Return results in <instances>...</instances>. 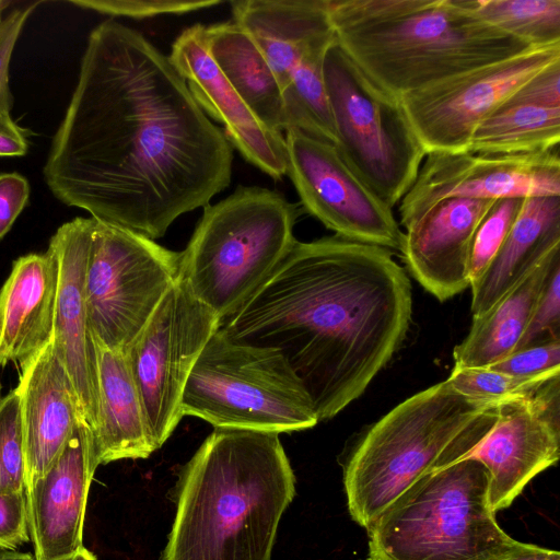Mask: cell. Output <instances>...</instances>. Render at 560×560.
I'll list each match as a JSON object with an SVG mask.
<instances>
[{
    "mask_svg": "<svg viewBox=\"0 0 560 560\" xmlns=\"http://www.w3.org/2000/svg\"><path fill=\"white\" fill-rule=\"evenodd\" d=\"M28 540L25 492L0 493V548L16 550Z\"/></svg>",
    "mask_w": 560,
    "mask_h": 560,
    "instance_id": "cell-36",
    "label": "cell"
},
{
    "mask_svg": "<svg viewBox=\"0 0 560 560\" xmlns=\"http://www.w3.org/2000/svg\"><path fill=\"white\" fill-rule=\"evenodd\" d=\"M555 375L522 377L497 372L489 368H454L446 381L458 393L467 397L500 402L515 396H528Z\"/></svg>",
    "mask_w": 560,
    "mask_h": 560,
    "instance_id": "cell-29",
    "label": "cell"
},
{
    "mask_svg": "<svg viewBox=\"0 0 560 560\" xmlns=\"http://www.w3.org/2000/svg\"><path fill=\"white\" fill-rule=\"evenodd\" d=\"M498 404L467 397L445 380L394 407L346 463L351 518L368 530L422 477L468 457L493 427Z\"/></svg>",
    "mask_w": 560,
    "mask_h": 560,
    "instance_id": "cell-5",
    "label": "cell"
},
{
    "mask_svg": "<svg viewBox=\"0 0 560 560\" xmlns=\"http://www.w3.org/2000/svg\"><path fill=\"white\" fill-rule=\"evenodd\" d=\"M25 492V463L16 387L0 401V493Z\"/></svg>",
    "mask_w": 560,
    "mask_h": 560,
    "instance_id": "cell-30",
    "label": "cell"
},
{
    "mask_svg": "<svg viewBox=\"0 0 560 560\" xmlns=\"http://www.w3.org/2000/svg\"><path fill=\"white\" fill-rule=\"evenodd\" d=\"M328 13L339 46L397 97L533 47L467 0H328Z\"/></svg>",
    "mask_w": 560,
    "mask_h": 560,
    "instance_id": "cell-4",
    "label": "cell"
},
{
    "mask_svg": "<svg viewBox=\"0 0 560 560\" xmlns=\"http://www.w3.org/2000/svg\"><path fill=\"white\" fill-rule=\"evenodd\" d=\"M560 60V44L530 47L399 97L425 152L467 151L478 125L528 79Z\"/></svg>",
    "mask_w": 560,
    "mask_h": 560,
    "instance_id": "cell-13",
    "label": "cell"
},
{
    "mask_svg": "<svg viewBox=\"0 0 560 560\" xmlns=\"http://www.w3.org/2000/svg\"><path fill=\"white\" fill-rule=\"evenodd\" d=\"M98 410L93 431L97 460L149 457L155 450L126 354L94 342Z\"/></svg>",
    "mask_w": 560,
    "mask_h": 560,
    "instance_id": "cell-24",
    "label": "cell"
},
{
    "mask_svg": "<svg viewBox=\"0 0 560 560\" xmlns=\"http://www.w3.org/2000/svg\"><path fill=\"white\" fill-rule=\"evenodd\" d=\"M98 465L93 432L79 419L58 458L26 493L36 560H60L83 547L88 497Z\"/></svg>",
    "mask_w": 560,
    "mask_h": 560,
    "instance_id": "cell-19",
    "label": "cell"
},
{
    "mask_svg": "<svg viewBox=\"0 0 560 560\" xmlns=\"http://www.w3.org/2000/svg\"><path fill=\"white\" fill-rule=\"evenodd\" d=\"M20 368L26 494L58 458L80 417L72 384L51 343Z\"/></svg>",
    "mask_w": 560,
    "mask_h": 560,
    "instance_id": "cell-21",
    "label": "cell"
},
{
    "mask_svg": "<svg viewBox=\"0 0 560 560\" xmlns=\"http://www.w3.org/2000/svg\"><path fill=\"white\" fill-rule=\"evenodd\" d=\"M91 228L92 217L63 223L50 237L48 249L58 264L50 343L72 384L79 417L93 432L98 410L97 366L85 295Z\"/></svg>",
    "mask_w": 560,
    "mask_h": 560,
    "instance_id": "cell-17",
    "label": "cell"
},
{
    "mask_svg": "<svg viewBox=\"0 0 560 560\" xmlns=\"http://www.w3.org/2000/svg\"><path fill=\"white\" fill-rule=\"evenodd\" d=\"M411 287L389 249L338 235L299 242L219 330L280 352L318 421L359 398L401 345Z\"/></svg>",
    "mask_w": 560,
    "mask_h": 560,
    "instance_id": "cell-2",
    "label": "cell"
},
{
    "mask_svg": "<svg viewBox=\"0 0 560 560\" xmlns=\"http://www.w3.org/2000/svg\"><path fill=\"white\" fill-rule=\"evenodd\" d=\"M499 560H560V553L553 549L521 542L518 548Z\"/></svg>",
    "mask_w": 560,
    "mask_h": 560,
    "instance_id": "cell-40",
    "label": "cell"
},
{
    "mask_svg": "<svg viewBox=\"0 0 560 560\" xmlns=\"http://www.w3.org/2000/svg\"><path fill=\"white\" fill-rule=\"evenodd\" d=\"M513 376L535 377L560 373V339L548 340L513 352L489 366Z\"/></svg>",
    "mask_w": 560,
    "mask_h": 560,
    "instance_id": "cell-34",
    "label": "cell"
},
{
    "mask_svg": "<svg viewBox=\"0 0 560 560\" xmlns=\"http://www.w3.org/2000/svg\"><path fill=\"white\" fill-rule=\"evenodd\" d=\"M26 133L10 115L0 116V158L25 155L28 150Z\"/></svg>",
    "mask_w": 560,
    "mask_h": 560,
    "instance_id": "cell-39",
    "label": "cell"
},
{
    "mask_svg": "<svg viewBox=\"0 0 560 560\" xmlns=\"http://www.w3.org/2000/svg\"><path fill=\"white\" fill-rule=\"evenodd\" d=\"M560 107L503 104L475 129L467 151L520 154L559 148Z\"/></svg>",
    "mask_w": 560,
    "mask_h": 560,
    "instance_id": "cell-27",
    "label": "cell"
},
{
    "mask_svg": "<svg viewBox=\"0 0 560 560\" xmlns=\"http://www.w3.org/2000/svg\"><path fill=\"white\" fill-rule=\"evenodd\" d=\"M168 58L206 115L223 125L232 148L271 178L287 175L284 136L265 126L221 73L207 49L206 25L182 31Z\"/></svg>",
    "mask_w": 560,
    "mask_h": 560,
    "instance_id": "cell-18",
    "label": "cell"
},
{
    "mask_svg": "<svg viewBox=\"0 0 560 560\" xmlns=\"http://www.w3.org/2000/svg\"><path fill=\"white\" fill-rule=\"evenodd\" d=\"M492 199L448 198L406 228L402 255L415 279L440 301L470 285L471 241Z\"/></svg>",
    "mask_w": 560,
    "mask_h": 560,
    "instance_id": "cell-20",
    "label": "cell"
},
{
    "mask_svg": "<svg viewBox=\"0 0 560 560\" xmlns=\"http://www.w3.org/2000/svg\"><path fill=\"white\" fill-rule=\"evenodd\" d=\"M28 198L30 184L24 176L19 173L0 174V240L11 230Z\"/></svg>",
    "mask_w": 560,
    "mask_h": 560,
    "instance_id": "cell-38",
    "label": "cell"
},
{
    "mask_svg": "<svg viewBox=\"0 0 560 560\" xmlns=\"http://www.w3.org/2000/svg\"><path fill=\"white\" fill-rule=\"evenodd\" d=\"M504 104L560 107V60L528 79Z\"/></svg>",
    "mask_w": 560,
    "mask_h": 560,
    "instance_id": "cell-35",
    "label": "cell"
},
{
    "mask_svg": "<svg viewBox=\"0 0 560 560\" xmlns=\"http://www.w3.org/2000/svg\"><path fill=\"white\" fill-rule=\"evenodd\" d=\"M559 255L560 247L551 252L485 315L472 319L468 335L453 351L454 368L486 369L515 351L550 267Z\"/></svg>",
    "mask_w": 560,
    "mask_h": 560,
    "instance_id": "cell-26",
    "label": "cell"
},
{
    "mask_svg": "<svg viewBox=\"0 0 560 560\" xmlns=\"http://www.w3.org/2000/svg\"><path fill=\"white\" fill-rule=\"evenodd\" d=\"M323 75L336 147L353 173L393 209L427 155L399 97L374 82L337 39L326 52Z\"/></svg>",
    "mask_w": 560,
    "mask_h": 560,
    "instance_id": "cell-9",
    "label": "cell"
},
{
    "mask_svg": "<svg viewBox=\"0 0 560 560\" xmlns=\"http://www.w3.org/2000/svg\"><path fill=\"white\" fill-rule=\"evenodd\" d=\"M560 197L559 148L520 154L471 151L427 153L418 176L399 201L405 229L448 198Z\"/></svg>",
    "mask_w": 560,
    "mask_h": 560,
    "instance_id": "cell-15",
    "label": "cell"
},
{
    "mask_svg": "<svg viewBox=\"0 0 560 560\" xmlns=\"http://www.w3.org/2000/svg\"><path fill=\"white\" fill-rule=\"evenodd\" d=\"M560 247V197L523 199L521 211L495 256L470 284L472 319L485 315Z\"/></svg>",
    "mask_w": 560,
    "mask_h": 560,
    "instance_id": "cell-23",
    "label": "cell"
},
{
    "mask_svg": "<svg viewBox=\"0 0 560 560\" xmlns=\"http://www.w3.org/2000/svg\"><path fill=\"white\" fill-rule=\"evenodd\" d=\"M0 560H36L35 557L28 552H21L18 550H2L0 551Z\"/></svg>",
    "mask_w": 560,
    "mask_h": 560,
    "instance_id": "cell-41",
    "label": "cell"
},
{
    "mask_svg": "<svg viewBox=\"0 0 560 560\" xmlns=\"http://www.w3.org/2000/svg\"><path fill=\"white\" fill-rule=\"evenodd\" d=\"M60 560H97V558L95 557L94 553H92L89 549H86L83 546L71 556H68Z\"/></svg>",
    "mask_w": 560,
    "mask_h": 560,
    "instance_id": "cell-42",
    "label": "cell"
},
{
    "mask_svg": "<svg viewBox=\"0 0 560 560\" xmlns=\"http://www.w3.org/2000/svg\"><path fill=\"white\" fill-rule=\"evenodd\" d=\"M9 5L8 1L0 0V22L2 21V12L5 9V7Z\"/></svg>",
    "mask_w": 560,
    "mask_h": 560,
    "instance_id": "cell-43",
    "label": "cell"
},
{
    "mask_svg": "<svg viewBox=\"0 0 560 560\" xmlns=\"http://www.w3.org/2000/svg\"><path fill=\"white\" fill-rule=\"evenodd\" d=\"M287 175L303 212L336 235L402 253L405 233L387 207L347 165L335 143L289 128Z\"/></svg>",
    "mask_w": 560,
    "mask_h": 560,
    "instance_id": "cell-14",
    "label": "cell"
},
{
    "mask_svg": "<svg viewBox=\"0 0 560 560\" xmlns=\"http://www.w3.org/2000/svg\"><path fill=\"white\" fill-rule=\"evenodd\" d=\"M560 255L553 260L529 323L515 351L560 339ZM514 351V352H515Z\"/></svg>",
    "mask_w": 560,
    "mask_h": 560,
    "instance_id": "cell-32",
    "label": "cell"
},
{
    "mask_svg": "<svg viewBox=\"0 0 560 560\" xmlns=\"http://www.w3.org/2000/svg\"><path fill=\"white\" fill-rule=\"evenodd\" d=\"M559 406V374L528 396L498 404L493 427L468 456L486 467L493 513L509 508L533 478L558 462Z\"/></svg>",
    "mask_w": 560,
    "mask_h": 560,
    "instance_id": "cell-16",
    "label": "cell"
},
{
    "mask_svg": "<svg viewBox=\"0 0 560 560\" xmlns=\"http://www.w3.org/2000/svg\"><path fill=\"white\" fill-rule=\"evenodd\" d=\"M1 388H2V385H1V381H0V395H1ZM0 401H1V398H0Z\"/></svg>",
    "mask_w": 560,
    "mask_h": 560,
    "instance_id": "cell-44",
    "label": "cell"
},
{
    "mask_svg": "<svg viewBox=\"0 0 560 560\" xmlns=\"http://www.w3.org/2000/svg\"><path fill=\"white\" fill-rule=\"evenodd\" d=\"M294 497L278 433L214 428L180 470L162 560H271Z\"/></svg>",
    "mask_w": 560,
    "mask_h": 560,
    "instance_id": "cell-3",
    "label": "cell"
},
{
    "mask_svg": "<svg viewBox=\"0 0 560 560\" xmlns=\"http://www.w3.org/2000/svg\"><path fill=\"white\" fill-rule=\"evenodd\" d=\"M522 203L521 198L497 199L482 218L470 246L468 261L470 284L480 278L503 244L521 211Z\"/></svg>",
    "mask_w": 560,
    "mask_h": 560,
    "instance_id": "cell-31",
    "label": "cell"
},
{
    "mask_svg": "<svg viewBox=\"0 0 560 560\" xmlns=\"http://www.w3.org/2000/svg\"><path fill=\"white\" fill-rule=\"evenodd\" d=\"M182 415L214 428L278 434L318 422L303 385L279 351L233 342L219 329L190 372Z\"/></svg>",
    "mask_w": 560,
    "mask_h": 560,
    "instance_id": "cell-8",
    "label": "cell"
},
{
    "mask_svg": "<svg viewBox=\"0 0 560 560\" xmlns=\"http://www.w3.org/2000/svg\"><path fill=\"white\" fill-rule=\"evenodd\" d=\"M232 164L168 55L114 19L92 30L43 168L60 202L155 240L226 189Z\"/></svg>",
    "mask_w": 560,
    "mask_h": 560,
    "instance_id": "cell-1",
    "label": "cell"
},
{
    "mask_svg": "<svg viewBox=\"0 0 560 560\" xmlns=\"http://www.w3.org/2000/svg\"><path fill=\"white\" fill-rule=\"evenodd\" d=\"M70 3L112 16L148 19L164 14H184L222 3L220 0H71Z\"/></svg>",
    "mask_w": 560,
    "mask_h": 560,
    "instance_id": "cell-33",
    "label": "cell"
},
{
    "mask_svg": "<svg viewBox=\"0 0 560 560\" xmlns=\"http://www.w3.org/2000/svg\"><path fill=\"white\" fill-rule=\"evenodd\" d=\"M366 532L373 560H499L521 545L498 524L471 457L422 477Z\"/></svg>",
    "mask_w": 560,
    "mask_h": 560,
    "instance_id": "cell-7",
    "label": "cell"
},
{
    "mask_svg": "<svg viewBox=\"0 0 560 560\" xmlns=\"http://www.w3.org/2000/svg\"><path fill=\"white\" fill-rule=\"evenodd\" d=\"M303 212L277 190L237 186L203 207L182 252V276L191 294L221 322L260 287L296 240Z\"/></svg>",
    "mask_w": 560,
    "mask_h": 560,
    "instance_id": "cell-6",
    "label": "cell"
},
{
    "mask_svg": "<svg viewBox=\"0 0 560 560\" xmlns=\"http://www.w3.org/2000/svg\"><path fill=\"white\" fill-rule=\"evenodd\" d=\"M35 5L15 9L0 22V116L10 115L13 103L9 86L10 59L23 25Z\"/></svg>",
    "mask_w": 560,
    "mask_h": 560,
    "instance_id": "cell-37",
    "label": "cell"
},
{
    "mask_svg": "<svg viewBox=\"0 0 560 560\" xmlns=\"http://www.w3.org/2000/svg\"><path fill=\"white\" fill-rule=\"evenodd\" d=\"M485 22L529 46L560 44V0H467Z\"/></svg>",
    "mask_w": 560,
    "mask_h": 560,
    "instance_id": "cell-28",
    "label": "cell"
},
{
    "mask_svg": "<svg viewBox=\"0 0 560 560\" xmlns=\"http://www.w3.org/2000/svg\"><path fill=\"white\" fill-rule=\"evenodd\" d=\"M206 44L221 73L269 129H288L278 81L252 37L233 20L206 26Z\"/></svg>",
    "mask_w": 560,
    "mask_h": 560,
    "instance_id": "cell-25",
    "label": "cell"
},
{
    "mask_svg": "<svg viewBox=\"0 0 560 560\" xmlns=\"http://www.w3.org/2000/svg\"><path fill=\"white\" fill-rule=\"evenodd\" d=\"M364 560H373V559H371V558H366V559H364Z\"/></svg>",
    "mask_w": 560,
    "mask_h": 560,
    "instance_id": "cell-45",
    "label": "cell"
},
{
    "mask_svg": "<svg viewBox=\"0 0 560 560\" xmlns=\"http://www.w3.org/2000/svg\"><path fill=\"white\" fill-rule=\"evenodd\" d=\"M57 284L49 249L13 261L0 289V366H21L51 342Z\"/></svg>",
    "mask_w": 560,
    "mask_h": 560,
    "instance_id": "cell-22",
    "label": "cell"
},
{
    "mask_svg": "<svg viewBox=\"0 0 560 560\" xmlns=\"http://www.w3.org/2000/svg\"><path fill=\"white\" fill-rule=\"evenodd\" d=\"M180 267L182 252L92 218L85 295L93 341L125 353L180 280Z\"/></svg>",
    "mask_w": 560,
    "mask_h": 560,
    "instance_id": "cell-10",
    "label": "cell"
},
{
    "mask_svg": "<svg viewBox=\"0 0 560 560\" xmlns=\"http://www.w3.org/2000/svg\"><path fill=\"white\" fill-rule=\"evenodd\" d=\"M231 11L278 81L288 129L335 143L323 75L326 52L336 42L328 0H236Z\"/></svg>",
    "mask_w": 560,
    "mask_h": 560,
    "instance_id": "cell-11",
    "label": "cell"
},
{
    "mask_svg": "<svg viewBox=\"0 0 560 560\" xmlns=\"http://www.w3.org/2000/svg\"><path fill=\"white\" fill-rule=\"evenodd\" d=\"M219 325L180 279L125 352L155 450L182 420L187 380Z\"/></svg>",
    "mask_w": 560,
    "mask_h": 560,
    "instance_id": "cell-12",
    "label": "cell"
}]
</instances>
